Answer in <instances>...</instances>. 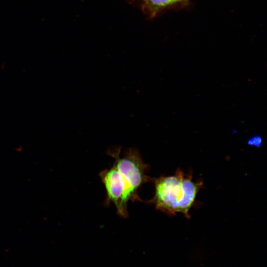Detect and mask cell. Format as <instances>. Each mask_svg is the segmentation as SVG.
<instances>
[{
  "label": "cell",
  "instance_id": "cell-5",
  "mask_svg": "<svg viewBox=\"0 0 267 267\" xmlns=\"http://www.w3.org/2000/svg\"><path fill=\"white\" fill-rule=\"evenodd\" d=\"M185 0H142L144 7L152 13L169 5Z\"/></svg>",
  "mask_w": 267,
  "mask_h": 267
},
{
  "label": "cell",
  "instance_id": "cell-4",
  "mask_svg": "<svg viewBox=\"0 0 267 267\" xmlns=\"http://www.w3.org/2000/svg\"><path fill=\"white\" fill-rule=\"evenodd\" d=\"M192 175L184 173L182 179V196L178 207V213L182 214L185 218H190L189 211L193 204L198 191L203 187V181H193Z\"/></svg>",
  "mask_w": 267,
  "mask_h": 267
},
{
  "label": "cell",
  "instance_id": "cell-1",
  "mask_svg": "<svg viewBox=\"0 0 267 267\" xmlns=\"http://www.w3.org/2000/svg\"><path fill=\"white\" fill-rule=\"evenodd\" d=\"M107 153L115 159L113 165L135 194L138 195V190L143 184L151 181L152 178L146 175L149 165L143 161L136 148H129L121 156L120 147H112Z\"/></svg>",
  "mask_w": 267,
  "mask_h": 267
},
{
  "label": "cell",
  "instance_id": "cell-2",
  "mask_svg": "<svg viewBox=\"0 0 267 267\" xmlns=\"http://www.w3.org/2000/svg\"><path fill=\"white\" fill-rule=\"evenodd\" d=\"M183 172L178 169L174 175L152 178L155 192L147 203L154 205L156 209L168 215L178 213V204L182 196V179Z\"/></svg>",
  "mask_w": 267,
  "mask_h": 267
},
{
  "label": "cell",
  "instance_id": "cell-3",
  "mask_svg": "<svg viewBox=\"0 0 267 267\" xmlns=\"http://www.w3.org/2000/svg\"><path fill=\"white\" fill-rule=\"evenodd\" d=\"M99 176L106 192V205L113 203L116 207L117 214L124 218H128L129 201H142L139 196L132 191L124 177L114 165H113L109 169L101 171Z\"/></svg>",
  "mask_w": 267,
  "mask_h": 267
},
{
  "label": "cell",
  "instance_id": "cell-6",
  "mask_svg": "<svg viewBox=\"0 0 267 267\" xmlns=\"http://www.w3.org/2000/svg\"><path fill=\"white\" fill-rule=\"evenodd\" d=\"M262 137L260 135H256L250 138L247 141V143L250 146L259 147L262 145Z\"/></svg>",
  "mask_w": 267,
  "mask_h": 267
}]
</instances>
